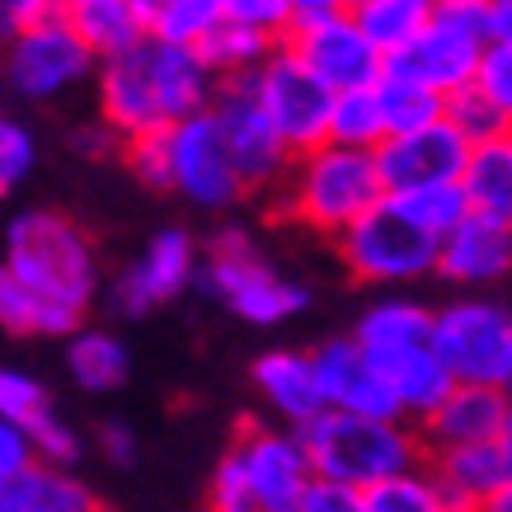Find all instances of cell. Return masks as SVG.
<instances>
[{
    "instance_id": "cell-1",
    "label": "cell",
    "mask_w": 512,
    "mask_h": 512,
    "mask_svg": "<svg viewBox=\"0 0 512 512\" xmlns=\"http://www.w3.org/2000/svg\"><path fill=\"white\" fill-rule=\"evenodd\" d=\"M353 339L362 343L367 362L386 376V386L400 395L409 423H423L456 386L447 357L437 348V311L419 301H400V296L376 301L357 320Z\"/></svg>"
},
{
    "instance_id": "cell-2",
    "label": "cell",
    "mask_w": 512,
    "mask_h": 512,
    "mask_svg": "<svg viewBox=\"0 0 512 512\" xmlns=\"http://www.w3.org/2000/svg\"><path fill=\"white\" fill-rule=\"evenodd\" d=\"M381 198H386V179L372 146H348L329 137L292 160V170L282 179L278 212L306 231L339 240Z\"/></svg>"
},
{
    "instance_id": "cell-3",
    "label": "cell",
    "mask_w": 512,
    "mask_h": 512,
    "mask_svg": "<svg viewBox=\"0 0 512 512\" xmlns=\"http://www.w3.org/2000/svg\"><path fill=\"white\" fill-rule=\"evenodd\" d=\"M315 466L301 428L240 423L235 442L212 470L207 503L217 512H296Z\"/></svg>"
},
{
    "instance_id": "cell-4",
    "label": "cell",
    "mask_w": 512,
    "mask_h": 512,
    "mask_svg": "<svg viewBox=\"0 0 512 512\" xmlns=\"http://www.w3.org/2000/svg\"><path fill=\"white\" fill-rule=\"evenodd\" d=\"M301 437H306L315 475L343 480L353 489H372L376 480L423 461V433H414L409 419H376V414H353L334 404L325 414H315L301 428Z\"/></svg>"
},
{
    "instance_id": "cell-5",
    "label": "cell",
    "mask_w": 512,
    "mask_h": 512,
    "mask_svg": "<svg viewBox=\"0 0 512 512\" xmlns=\"http://www.w3.org/2000/svg\"><path fill=\"white\" fill-rule=\"evenodd\" d=\"M5 264L15 268L19 278L52 296L66 311H90L94 292H99V254H94L90 235L80 231L62 212H19L5 231Z\"/></svg>"
},
{
    "instance_id": "cell-6",
    "label": "cell",
    "mask_w": 512,
    "mask_h": 512,
    "mask_svg": "<svg viewBox=\"0 0 512 512\" xmlns=\"http://www.w3.org/2000/svg\"><path fill=\"white\" fill-rule=\"evenodd\" d=\"M339 245L343 268L357 282H376V287H400V282H419L437 273V254H442V235L414 221L400 202L381 198L372 212L348 226L334 240Z\"/></svg>"
},
{
    "instance_id": "cell-7",
    "label": "cell",
    "mask_w": 512,
    "mask_h": 512,
    "mask_svg": "<svg viewBox=\"0 0 512 512\" xmlns=\"http://www.w3.org/2000/svg\"><path fill=\"white\" fill-rule=\"evenodd\" d=\"M202 287L217 301H226L231 315H240L245 325H282L306 311V301H311L301 282L278 273L240 231L212 240V254L202 264Z\"/></svg>"
},
{
    "instance_id": "cell-8",
    "label": "cell",
    "mask_w": 512,
    "mask_h": 512,
    "mask_svg": "<svg viewBox=\"0 0 512 512\" xmlns=\"http://www.w3.org/2000/svg\"><path fill=\"white\" fill-rule=\"evenodd\" d=\"M94 66H99V57L80 38L66 10L38 19L33 29L5 43V80L19 99H33V104L62 99L66 90H76L80 80L94 76Z\"/></svg>"
},
{
    "instance_id": "cell-9",
    "label": "cell",
    "mask_w": 512,
    "mask_h": 512,
    "mask_svg": "<svg viewBox=\"0 0 512 512\" xmlns=\"http://www.w3.org/2000/svg\"><path fill=\"white\" fill-rule=\"evenodd\" d=\"M249 85H254L259 104L268 109L273 127L282 132V141L292 146L296 156L329 141V113H334V94L339 90H329L292 43L273 47V57L249 76Z\"/></svg>"
},
{
    "instance_id": "cell-10",
    "label": "cell",
    "mask_w": 512,
    "mask_h": 512,
    "mask_svg": "<svg viewBox=\"0 0 512 512\" xmlns=\"http://www.w3.org/2000/svg\"><path fill=\"white\" fill-rule=\"evenodd\" d=\"M437 348L456 381L498 386L512 395V311L498 301H451L437 311Z\"/></svg>"
},
{
    "instance_id": "cell-11",
    "label": "cell",
    "mask_w": 512,
    "mask_h": 512,
    "mask_svg": "<svg viewBox=\"0 0 512 512\" xmlns=\"http://www.w3.org/2000/svg\"><path fill=\"white\" fill-rule=\"evenodd\" d=\"M212 113H217L221 132H226V146H231V160L240 179L249 184V193L259 188H278L292 170L296 151L282 141V132L273 127L268 109L259 104V94L249 85V76L221 80L217 99H212Z\"/></svg>"
},
{
    "instance_id": "cell-12",
    "label": "cell",
    "mask_w": 512,
    "mask_h": 512,
    "mask_svg": "<svg viewBox=\"0 0 512 512\" xmlns=\"http://www.w3.org/2000/svg\"><path fill=\"white\" fill-rule=\"evenodd\" d=\"M170 146H174V193L184 202L207 207V212H226L249 193L212 109L170 123Z\"/></svg>"
},
{
    "instance_id": "cell-13",
    "label": "cell",
    "mask_w": 512,
    "mask_h": 512,
    "mask_svg": "<svg viewBox=\"0 0 512 512\" xmlns=\"http://www.w3.org/2000/svg\"><path fill=\"white\" fill-rule=\"evenodd\" d=\"M198 278H202V259L193 235L170 226V231L151 235L146 249L123 268V278L113 282V306L123 315H151L160 306H170L174 296H184Z\"/></svg>"
},
{
    "instance_id": "cell-14",
    "label": "cell",
    "mask_w": 512,
    "mask_h": 512,
    "mask_svg": "<svg viewBox=\"0 0 512 512\" xmlns=\"http://www.w3.org/2000/svg\"><path fill=\"white\" fill-rule=\"evenodd\" d=\"M470 146H475V141L451 123L447 113L433 118V123L414 127V132H395V137H386L381 146H376L386 193L461 179V170H466V160H470Z\"/></svg>"
},
{
    "instance_id": "cell-15",
    "label": "cell",
    "mask_w": 512,
    "mask_h": 512,
    "mask_svg": "<svg viewBox=\"0 0 512 512\" xmlns=\"http://www.w3.org/2000/svg\"><path fill=\"white\" fill-rule=\"evenodd\" d=\"M484 47H489V33L470 29L461 19H447V15H433L428 19V29L414 38L409 47H400L395 57H386L390 71H400V76H414L423 80L428 90L437 94H456L475 85V71H480V57Z\"/></svg>"
},
{
    "instance_id": "cell-16",
    "label": "cell",
    "mask_w": 512,
    "mask_h": 512,
    "mask_svg": "<svg viewBox=\"0 0 512 512\" xmlns=\"http://www.w3.org/2000/svg\"><path fill=\"white\" fill-rule=\"evenodd\" d=\"M287 43L306 57L315 76L325 80L329 90H357V85H376L381 71H386V52L362 33L353 15L329 19V24H315V29L292 33Z\"/></svg>"
},
{
    "instance_id": "cell-17",
    "label": "cell",
    "mask_w": 512,
    "mask_h": 512,
    "mask_svg": "<svg viewBox=\"0 0 512 512\" xmlns=\"http://www.w3.org/2000/svg\"><path fill=\"white\" fill-rule=\"evenodd\" d=\"M315 372L325 386V400L334 409H353V414H376V419H404L400 395L386 386V376L376 372L362 343L348 339H329L315 348Z\"/></svg>"
},
{
    "instance_id": "cell-18",
    "label": "cell",
    "mask_w": 512,
    "mask_h": 512,
    "mask_svg": "<svg viewBox=\"0 0 512 512\" xmlns=\"http://www.w3.org/2000/svg\"><path fill=\"white\" fill-rule=\"evenodd\" d=\"M512 273V226L494 217L470 212L442 235V254H437V278L456 282V287H489Z\"/></svg>"
},
{
    "instance_id": "cell-19",
    "label": "cell",
    "mask_w": 512,
    "mask_h": 512,
    "mask_svg": "<svg viewBox=\"0 0 512 512\" xmlns=\"http://www.w3.org/2000/svg\"><path fill=\"white\" fill-rule=\"evenodd\" d=\"M512 423V395L498 386L456 381L451 395L419 423L423 447H456V442H489Z\"/></svg>"
},
{
    "instance_id": "cell-20",
    "label": "cell",
    "mask_w": 512,
    "mask_h": 512,
    "mask_svg": "<svg viewBox=\"0 0 512 512\" xmlns=\"http://www.w3.org/2000/svg\"><path fill=\"white\" fill-rule=\"evenodd\" d=\"M254 390L287 428H306L315 414L329 409L320 372H315V353H292V348L264 353L254 362Z\"/></svg>"
},
{
    "instance_id": "cell-21",
    "label": "cell",
    "mask_w": 512,
    "mask_h": 512,
    "mask_svg": "<svg viewBox=\"0 0 512 512\" xmlns=\"http://www.w3.org/2000/svg\"><path fill=\"white\" fill-rule=\"evenodd\" d=\"M433 475H437V484H442V494H447L451 512L489 508L498 498V489L508 484V466H503L498 437H489V442L437 447L433 451Z\"/></svg>"
},
{
    "instance_id": "cell-22",
    "label": "cell",
    "mask_w": 512,
    "mask_h": 512,
    "mask_svg": "<svg viewBox=\"0 0 512 512\" xmlns=\"http://www.w3.org/2000/svg\"><path fill=\"white\" fill-rule=\"evenodd\" d=\"M99 113L123 137L146 132V127H165L151 76H146V62H141V43L132 52H123V57L99 62Z\"/></svg>"
},
{
    "instance_id": "cell-23",
    "label": "cell",
    "mask_w": 512,
    "mask_h": 512,
    "mask_svg": "<svg viewBox=\"0 0 512 512\" xmlns=\"http://www.w3.org/2000/svg\"><path fill=\"white\" fill-rule=\"evenodd\" d=\"M80 320H85L80 311L57 306L52 296L29 287L15 268L0 259V329L5 334H15V339H66V334L80 329Z\"/></svg>"
},
{
    "instance_id": "cell-24",
    "label": "cell",
    "mask_w": 512,
    "mask_h": 512,
    "mask_svg": "<svg viewBox=\"0 0 512 512\" xmlns=\"http://www.w3.org/2000/svg\"><path fill=\"white\" fill-rule=\"evenodd\" d=\"M461 188L470 198V212L512 226V132H498V137H484L470 146Z\"/></svg>"
},
{
    "instance_id": "cell-25",
    "label": "cell",
    "mask_w": 512,
    "mask_h": 512,
    "mask_svg": "<svg viewBox=\"0 0 512 512\" xmlns=\"http://www.w3.org/2000/svg\"><path fill=\"white\" fill-rule=\"evenodd\" d=\"M94 494L66 466L33 461L24 475L0 484V512H94Z\"/></svg>"
},
{
    "instance_id": "cell-26",
    "label": "cell",
    "mask_w": 512,
    "mask_h": 512,
    "mask_svg": "<svg viewBox=\"0 0 512 512\" xmlns=\"http://www.w3.org/2000/svg\"><path fill=\"white\" fill-rule=\"evenodd\" d=\"M127 348L118 334L109 329H85L80 325L76 334H66V372L80 390L90 395H104V390H118L127 381Z\"/></svg>"
},
{
    "instance_id": "cell-27",
    "label": "cell",
    "mask_w": 512,
    "mask_h": 512,
    "mask_svg": "<svg viewBox=\"0 0 512 512\" xmlns=\"http://www.w3.org/2000/svg\"><path fill=\"white\" fill-rule=\"evenodd\" d=\"M71 24H76L80 38L94 47V57H99V62L123 57V52H132L137 43L151 38V29H146V19L137 15V5H132V0H99V5L71 10Z\"/></svg>"
},
{
    "instance_id": "cell-28",
    "label": "cell",
    "mask_w": 512,
    "mask_h": 512,
    "mask_svg": "<svg viewBox=\"0 0 512 512\" xmlns=\"http://www.w3.org/2000/svg\"><path fill=\"white\" fill-rule=\"evenodd\" d=\"M353 19L386 57H395L428 29L433 0H353Z\"/></svg>"
},
{
    "instance_id": "cell-29",
    "label": "cell",
    "mask_w": 512,
    "mask_h": 512,
    "mask_svg": "<svg viewBox=\"0 0 512 512\" xmlns=\"http://www.w3.org/2000/svg\"><path fill=\"white\" fill-rule=\"evenodd\" d=\"M376 99H381L390 137H395V132H414V127L433 123V118L447 113V94L428 90L423 80L400 76V71H390V66L381 71V80H376Z\"/></svg>"
},
{
    "instance_id": "cell-30",
    "label": "cell",
    "mask_w": 512,
    "mask_h": 512,
    "mask_svg": "<svg viewBox=\"0 0 512 512\" xmlns=\"http://www.w3.org/2000/svg\"><path fill=\"white\" fill-rule=\"evenodd\" d=\"M273 47L278 38H268L259 29H245V24H235V19H221L217 29L207 33V43H202V57L212 62L221 80H235V76H254L259 66L273 57Z\"/></svg>"
},
{
    "instance_id": "cell-31",
    "label": "cell",
    "mask_w": 512,
    "mask_h": 512,
    "mask_svg": "<svg viewBox=\"0 0 512 512\" xmlns=\"http://www.w3.org/2000/svg\"><path fill=\"white\" fill-rule=\"evenodd\" d=\"M362 512H451L433 470H395L372 489H362Z\"/></svg>"
},
{
    "instance_id": "cell-32",
    "label": "cell",
    "mask_w": 512,
    "mask_h": 512,
    "mask_svg": "<svg viewBox=\"0 0 512 512\" xmlns=\"http://www.w3.org/2000/svg\"><path fill=\"white\" fill-rule=\"evenodd\" d=\"M329 137L348 141V146H381L390 137L386 132V113L376 99V85H357V90L334 94V113H329Z\"/></svg>"
},
{
    "instance_id": "cell-33",
    "label": "cell",
    "mask_w": 512,
    "mask_h": 512,
    "mask_svg": "<svg viewBox=\"0 0 512 512\" xmlns=\"http://www.w3.org/2000/svg\"><path fill=\"white\" fill-rule=\"evenodd\" d=\"M123 165L137 184L156 188V193H174V146H170V123L165 127H146L123 137Z\"/></svg>"
},
{
    "instance_id": "cell-34",
    "label": "cell",
    "mask_w": 512,
    "mask_h": 512,
    "mask_svg": "<svg viewBox=\"0 0 512 512\" xmlns=\"http://www.w3.org/2000/svg\"><path fill=\"white\" fill-rule=\"evenodd\" d=\"M221 19H226L221 0H160L156 19H151V38L202 47L207 43V33L217 29Z\"/></svg>"
},
{
    "instance_id": "cell-35",
    "label": "cell",
    "mask_w": 512,
    "mask_h": 512,
    "mask_svg": "<svg viewBox=\"0 0 512 512\" xmlns=\"http://www.w3.org/2000/svg\"><path fill=\"white\" fill-rule=\"evenodd\" d=\"M390 198L400 202L414 221H423V226L437 231V235H447L461 217H470V198H466V188H461V179H451V184L400 188V193H390Z\"/></svg>"
},
{
    "instance_id": "cell-36",
    "label": "cell",
    "mask_w": 512,
    "mask_h": 512,
    "mask_svg": "<svg viewBox=\"0 0 512 512\" xmlns=\"http://www.w3.org/2000/svg\"><path fill=\"white\" fill-rule=\"evenodd\" d=\"M38 165V141L19 118L0 113V198H10Z\"/></svg>"
},
{
    "instance_id": "cell-37",
    "label": "cell",
    "mask_w": 512,
    "mask_h": 512,
    "mask_svg": "<svg viewBox=\"0 0 512 512\" xmlns=\"http://www.w3.org/2000/svg\"><path fill=\"white\" fill-rule=\"evenodd\" d=\"M47 409H52V400H47V386L38 376L19 372V367H0V414L5 419L33 428Z\"/></svg>"
},
{
    "instance_id": "cell-38",
    "label": "cell",
    "mask_w": 512,
    "mask_h": 512,
    "mask_svg": "<svg viewBox=\"0 0 512 512\" xmlns=\"http://www.w3.org/2000/svg\"><path fill=\"white\" fill-rule=\"evenodd\" d=\"M475 90L503 113V123L512 127V38H489L475 71Z\"/></svg>"
},
{
    "instance_id": "cell-39",
    "label": "cell",
    "mask_w": 512,
    "mask_h": 512,
    "mask_svg": "<svg viewBox=\"0 0 512 512\" xmlns=\"http://www.w3.org/2000/svg\"><path fill=\"white\" fill-rule=\"evenodd\" d=\"M447 118L461 127L470 141H484V137H498V132H512V127L503 123V113H498L494 104H489V99L475 90V85H466V90L451 94V99H447Z\"/></svg>"
},
{
    "instance_id": "cell-40",
    "label": "cell",
    "mask_w": 512,
    "mask_h": 512,
    "mask_svg": "<svg viewBox=\"0 0 512 512\" xmlns=\"http://www.w3.org/2000/svg\"><path fill=\"white\" fill-rule=\"evenodd\" d=\"M221 10H226V19L268 33L278 43L292 38V0H221Z\"/></svg>"
},
{
    "instance_id": "cell-41",
    "label": "cell",
    "mask_w": 512,
    "mask_h": 512,
    "mask_svg": "<svg viewBox=\"0 0 512 512\" xmlns=\"http://www.w3.org/2000/svg\"><path fill=\"white\" fill-rule=\"evenodd\" d=\"M29 437H33V447H38V461H47V466L71 470L80 461V437L66 419H57V409H47L43 419L29 428Z\"/></svg>"
},
{
    "instance_id": "cell-42",
    "label": "cell",
    "mask_w": 512,
    "mask_h": 512,
    "mask_svg": "<svg viewBox=\"0 0 512 512\" xmlns=\"http://www.w3.org/2000/svg\"><path fill=\"white\" fill-rule=\"evenodd\" d=\"M296 512H362V489H353V484H343V480H329V475H311Z\"/></svg>"
},
{
    "instance_id": "cell-43",
    "label": "cell",
    "mask_w": 512,
    "mask_h": 512,
    "mask_svg": "<svg viewBox=\"0 0 512 512\" xmlns=\"http://www.w3.org/2000/svg\"><path fill=\"white\" fill-rule=\"evenodd\" d=\"M33 461H38V447H33L29 428L0 414V484H10L15 475H24Z\"/></svg>"
},
{
    "instance_id": "cell-44",
    "label": "cell",
    "mask_w": 512,
    "mask_h": 512,
    "mask_svg": "<svg viewBox=\"0 0 512 512\" xmlns=\"http://www.w3.org/2000/svg\"><path fill=\"white\" fill-rule=\"evenodd\" d=\"M57 10H62V0H0V47Z\"/></svg>"
},
{
    "instance_id": "cell-45",
    "label": "cell",
    "mask_w": 512,
    "mask_h": 512,
    "mask_svg": "<svg viewBox=\"0 0 512 512\" xmlns=\"http://www.w3.org/2000/svg\"><path fill=\"white\" fill-rule=\"evenodd\" d=\"M353 15V0H292V33L329 24V19Z\"/></svg>"
},
{
    "instance_id": "cell-46",
    "label": "cell",
    "mask_w": 512,
    "mask_h": 512,
    "mask_svg": "<svg viewBox=\"0 0 512 512\" xmlns=\"http://www.w3.org/2000/svg\"><path fill=\"white\" fill-rule=\"evenodd\" d=\"M99 451L109 456V466H132V461H137V437H132V428H123V423H109V428L99 433Z\"/></svg>"
},
{
    "instance_id": "cell-47",
    "label": "cell",
    "mask_w": 512,
    "mask_h": 512,
    "mask_svg": "<svg viewBox=\"0 0 512 512\" xmlns=\"http://www.w3.org/2000/svg\"><path fill=\"white\" fill-rule=\"evenodd\" d=\"M489 24H494V38H512V0H494Z\"/></svg>"
},
{
    "instance_id": "cell-48",
    "label": "cell",
    "mask_w": 512,
    "mask_h": 512,
    "mask_svg": "<svg viewBox=\"0 0 512 512\" xmlns=\"http://www.w3.org/2000/svg\"><path fill=\"white\" fill-rule=\"evenodd\" d=\"M489 512H512V484H503V489H498V498L489 503Z\"/></svg>"
},
{
    "instance_id": "cell-49",
    "label": "cell",
    "mask_w": 512,
    "mask_h": 512,
    "mask_svg": "<svg viewBox=\"0 0 512 512\" xmlns=\"http://www.w3.org/2000/svg\"><path fill=\"white\" fill-rule=\"evenodd\" d=\"M137 5V15L146 19V29H151V19H156V10H160V0H132Z\"/></svg>"
},
{
    "instance_id": "cell-50",
    "label": "cell",
    "mask_w": 512,
    "mask_h": 512,
    "mask_svg": "<svg viewBox=\"0 0 512 512\" xmlns=\"http://www.w3.org/2000/svg\"><path fill=\"white\" fill-rule=\"evenodd\" d=\"M85 5H99V0H62L66 15H71V10H85Z\"/></svg>"
}]
</instances>
